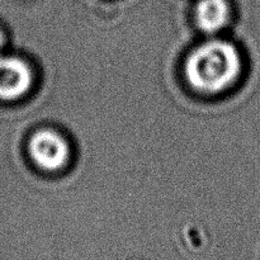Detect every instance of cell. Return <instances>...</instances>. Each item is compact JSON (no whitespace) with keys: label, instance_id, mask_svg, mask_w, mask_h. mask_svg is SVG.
Segmentation results:
<instances>
[{"label":"cell","instance_id":"2","mask_svg":"<svg viewBox=\"0 0 260 260\" xmlns=\"http://www.w3.org/2000/svg\"><path fill=\"white\" fill-rule=\"evenodd\" d=\"M29 152L33 161L46 170H58L70 157L66 140L52 129L36 132L30 139Z\"/></svg>","mask_w":260,"mask_h":260},{"label":"cell","instance_id":"4","mask_svg":"<svg viewBox=\"0 0 260 260\" xmlns=\"http://www.w3.org/2000/svg\"><path fill=\"white\" fill-rule=\"evenodd\" d=\"M196 19L201 29L207 33L222 29L230 19L228 0H201L196 8Z\"/></svg>","mask_w":260,"mask_h":260},{"label":"cell","instance_id":"1","mask_svg":"<svg viewBox=\"0 0 260 260\" xmlns=\"http://www.w3.org/2000/svg\"><path fill=\"white\" fill-rule=\"evenodd\" d=\"M243 69L239 51L226 41H211L200 46L188 57L185 71L192 86L205 93L229 88Z\"/></svg>","mask_w":260,"mask_h":260},{"label":"cell","instance_id":"5","mask_svg":"<svg viewBox=\"0 0 260 260\" xmlns=\"http://www.w3.org/2000/svg\"><path fill=\"white\" fill-rule=\"evenodd\" d=\"M4 43H5L4 35H3V32H2V30H0V52H2L3 47H4Z\"/></svg>","mask_w":260,"mask_h":260},{"label":"cell","instance_id":"3","mask_svg":"<svg viewBox=\"0 0 260 260\" xmlns=\"http://www.w3.org/2000/svg\"><path fill=\"white\" fill-rule=\"evenodd\" d=\"M32 85V71L25 61L13 56H0V99L15 101Z\"/></svg>","mask_w":260,"mask_h":260}]
</instances>
